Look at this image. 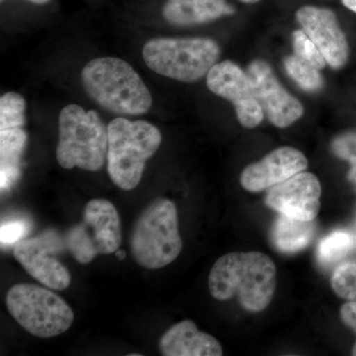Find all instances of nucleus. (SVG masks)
I'll return each mask as SVG.
<instances>
[{
  "label": "nucleus",
  "mask_w": 356,
  "mask_h": 356,
  "mask_svg": "<svg viewBox=\"0 0 356 356\" xmlns=\"http://www.w3.org/2000/svg\"><path fill=\"white\" fill-rule=\"evenodd\" d=\"M208 285L210 294L218 301L236 298L245 311L259 313L273 301L276 266L262 252H231L215 262Z\"/></svg>",
  "instance_id": "1"
},
{
  "label": "nucleus",
  "mask_w": 356,
  "mask_h": 356,
  "mask_svg": "<svg viewBox=\"0 0 356 356\" xmlns=\"http://www.w3.org/2000/svg\"><path fill=\"white\" fill-rule=\"evenodd\" d=\"M81 83L89 97L111 113L138 116L149 112L153 105L142 77L122 58L91 60L81 72Z\"/></svg>",
  "instance_id": "2"
},
{
  "label": "nucleus",
  "mask_w": 356,
  "mask_h": 356,
  "mask_svg": "<svg viewBox=\"0 0 356 356\" xmlns=\"http://www.w3.org/2000/svg\"><path fill=\"white\" fill-rule=\"evenodd\" d=\"M107 172L113 184L123 191L139 185L147 161L156 154L163 136L153 124L118 117L110 122Z\"/></svg>",
  "instance_id": "3"
},
{
  "label": "nucleus",
  "mask_w": 356,
  "mask_h": 356,
  "mask_svg": "<svg viewBox=\"0 0 356 356\" xmlns=\"http://www.w3.org/2000/svg\"><path fill=\"white\" fill-rule=\"evenodd\" d=\"M108 152V129L95 110L77 104L64 107L58 116L57 161L65 170L97 172Z\"/></svg>",
  "instance_id": "4"
},
{
  "label": "nucleus",
  "mask_w": 356,
  "mask_h": 356,
  "mask_svg": "<svg viewBox=\"0 0 356 356\" xmlns=\"http://www.w3.org/2000/svg\"><path fill=\"white\" fill-rule=\"evenodd\" d=\"M130 248L135 261L147 269L163 268L177 259L182 240L172 201L156 199L142 211L131 231Z\"/></svg>",
  "instance_id": "5"
},
{
  "label": "nucleus",
  "mask_w": 356,
  "mask_h": 356,
  "mask_svg": "<svg viewBox=\"0 0 356 356\" xmlns=\"http://www.w3.org/2000/svg\"><path fill=\"white\" fill-rule=\"evenodd\" d=\"M221 55L219 44L205 37L154 38L143 48V58L159 76L181 83H196L207 76Z\"/></svg>",
  "instance_id": "6"
},
{
  "label": "nucleus",
  "mask_w": 356,
  "mask_h": 356,
  "mask_svg": "<svg viewBox=\"0 0 356 356\" xmlns=\"http://www.w3.org/2000/svg\"><path fill=\"white\" fill-rule=\"evenodd\" d=\"M6 302L16 322L35 337H57L74 323V311L69 304L51 290L37 285H14L7 293Z\"/></svg>",
  "instance_id": "7"
},
{
  "label": "nucleus",
  "mask_w": 356,
  "mask_h": 356,
  "mask_svg": "<svg viewBox=\"0 0 356 356\" xmlns=\"http://www.w3.org/2000/svg\"><path fill=\"white\" fill-rule=\"evenodd\" d=\"M64 242L67 252L81 264H89L97 255L116 252L122 242L118 211L105 199L89 201L83 221L67 229Z\"/></svg>",
  "instance_id": "8"
},
{
  "label": "nucleus",
  "mask_w": 356,
  "mask_h": 356,
  "mask_svg": "<svg viewBox=\"0 0 356 356\" xmlns=\"http://www.w3.org/2000/svg\"><path fill=\"white\" fill-rule=\"evenodd\" d=\"M206 76L211 92L233 103L241 125L252 129L264 121V110L257 102L250 76L238 65L232 60H222Z\"/></svg>",
  "instance_id": "9"
},
{
  "label": "nucleus",
  "mask_w": 356,
  "mask_h": 356,
  "mask_svg": "<svg viewBox=\"0 0 356 356\" xmlns=\"http://www.w3.org/2000/svg\"><path fill=\"white\" fill-rule=\"evenodd\" d=\"M247 72L257 102L271 124L277 128H287L303 116V104L281 86L266 62L254 60Z\"/></svg>",
  "instance_id": "10"
},
{
  "label": "nucleus",
  "mask_w": 356,
  "mask_h": 356,
  "mask_svg": "<svg viewBox=\"0 0 356 356\" xmlns=\"http://www.w3.org/2000/svg\"><path fill=\"white\" fill-rule=\"evenodd\" d=\"M322 186L310 172H299L269 188L266 205L285 216L314 221L321 209Z\"/></svg>",
  "instance_id": "11"
},
{
  "label": "nucleus",
  "mask_w": 356,
  "mask_h": 356,
  "mask_svg": "<svg viewBox=\"0 0 356 356\" xmlns=\"http://www.w3.org/2000/svg\"><path fill=\"white\" fill-rule=\"evenodd\" d=\"M296 18L302 29L322 51L330 67L339 70L346 65L350 57V46L331 9L303 6L297 10Z\"/></svg>",
  "instance_id": "12"
},
{
  "label": "nucleus",
  "mask_w": 356,
  "mask_h": 356,
  "mask_svg": "<svg viewBox=\"0 0 356 356\" xmlns=\"http://www.w3.org/2000/svg\"><path fill=\"white\" fill-rule=\"evenodd\" d=\"M55 243L51 234L21 241L14 248L13 254L28 274L44 286L65 290L70 286L72 278L67 267L51 254L55 252Z\"/></svg>",
  "instance_id": "13"
},
{
  "label": "nucleus",
  "mask_w": 356,
  "mask_h": 356,
  "mask_svg": "<svg viewBox=\"0 0 356 356\" xmlns=\"http://www.w3.org/2000/svg\"><path fill=\"white\" fill-rule=\"evenodd\" d=\"M307 168L308 159L302 152L292 147H281L243 168L240 181L245 191L261 192L304 172Z\"/></svg>",
  "instance_id": "14"
},
{
  "label": "nucleus",
  "mask_w": 356,
  "mask_h": 356,
  "mask_svg": "<svg viewBox=\"0 0 356 356\" xmlns=\"http://www.w3.org/2000/svg\"><path fill=\"white\" fill-rule=\"evenodd\" d=\"M159 350L165 356H221V343L200 332L191 320L173 325L159 339Z\"/></svg>",
  "instance_id": "15"
},
{
  "label": "nucleus",
  "mask_w": 356,
  "mask_h": 356,
  "mask_svg": "<svg viewBox=\"0 0 356 356\" xmlns=\"http://www.w3.org/2000/svg\"><path fill=\"white\" fill-rule=\"evenodd\" d=\"M234 13L227 0H166L163 8L165 19L177 26L203 24Z\"/></svg>",
  "instance_id": "16"
},
{
  "label": "nucleus",
  "mask_w": 356,
  "mask_h": 356,
  "mask_svg": "<svg viewBox=\"0 0 356 356\" xmlns=\"http://www.w3.org/2000/svg\"><path fill=\"white\" fill-rule=\"evenodd\" d=\"M23 128L0 130V186L7 191L20 177V159L27 143Z\"/></svg>",
  "instance_id": "17"
},
{
  "label": "nucleus",
  "mask_w": 356,
  "mask_h": 356,
  "mask_svg": "<svg viewBox=\"0 0 356 356\" xmlns=\"http://www.w3.org/2000/svg\"><path fill=\"white\" fill-rule=\"evenodd\" d=\"M315 229L313 221H301L280 214L271 232L274 247L283 254L298 252L310 245Z\"/></svg>",
  "instance_id": "18"
},
{
  "label": "nucleus",
  "mask_w": 356,
  "mask_h": 356,
  "mask_svg": "<svg viewBox=\"0 0 356 356\" xmlns=\"http://www.w3.org/2000/svg\"><path fill=\"white\" fill-rule=\"evenodd\" d=\"M355 236L346 231H336L321 241L318 259L322 266H329L341 261L355 247Z\"/></svg>",
  "instance_id": "19"
},
{
  "label": "nucleus",
  "mask_w": 356,
  "mask_h": 356,
  "mask_svg": "<svg viewBox=\"0 0 356 356\" xmlns=\"http://www.w3.org/2000/svg\"><path fill=\"white\" fill-rule=\"evenodd\" d=\"M284 67L300 88L309 92H315L323 88L324 81L320 70L308 64L296 55L289 56L284 60Z\"/></svg>",
  "instance_id": "20"
},
{
  "label": "nucleus",
  "mask_w": 356,
  "mask_h": 356,
  "mask_svg": "<svg viewBox=\"0 0 356 356\" xmlns=\"http://www.w3.org/2000/svg\"><path fill=\"white\" fill-rule=\"evenodd\" d=\"M26 102L18 93L7 92L0 98V130L23 128L25 125Z\"/></svg>",
  "instance_id": "21"
},
{
  "label": "nucleus",
  "mask_w": 356,
  "mask_h": 356,
  "mask_svg": "<svg viewBox=\"0 0 356 356\" xmlns=\"http://www.w3.org/2000/svg\"><path fill=\"white\" fill-rule=\"evenodd\" d=\"M331 285L339 298L356 302V261H346L337 266L332 275Z\"/></svg>",
  "instance_id": "22"
},
{
  "label": "nucleus",
  "mask_w": 356,
  "mask_h": 356,
  "mask_svg": "<svg viewBox=\"0 0 356 356\" xmlns=\"http://www.w3.org/2000/svg\"><path fill=\"white\" fill-rule=\"evenodd\" d=\"M292 43L295 55L316 69L323 70L327 65L322 51L303 29L293 32Z\"/></svg>",
  "instance_id": "23"
},
{
  "label": "nucleus",
  "mask_w": 356,
  "mask_h": 356,
  "mask_svg": "<svg viewBox=\"0 0 356 356\" xmlns=\"http://www.w3.org/2000/svg\"><path fill=\"white\" fill-rule=\"evenodd\" d=\"M332 153L350 165L348 179L356 188V134L346 133L332 142Z\"/></svg>",
  "instance_id": "24"
},
{
  "label": "nucleus",
  "mask_w": 356,
  "mask_h": 356,
  "mask_svg": "<svg viewBox=\"0 0 356 356\" xmlns=\"http://www.w3.org/2000/svg\"><path fill=\"white\" fill-rule=\"evenodd\" d=\"M29 231V224L23 220L13 219L2 222L0 240L2 245H11L21 242Z\"/></svg>",
  "instance_id": "25"
},
{
  "label": "nucleus",
  "mask_w": 356,
  "mask_h": 356,
  "mask_svg": "<svg viewBox=\"0 0 356 356\" xmlns=\"http://www.w3.org/2000/svg\"><path fill=\"white\" fill-rule=\"evenodd\" d=\"M339 316L343 324L353 330L356 334V302H348L343 304L339 310ZM351 355L356 356V341L351 350Z\"/></svg>",
  "instance_id": "26"
},
{
  "label": "nucleus",
  "mask_w": 356,
  "mask_h": 356,
  "mask_svg": "<svg viewBox=\"0 0 356 356\" xmlns=\"http://www.w3.org/2000/svg\"><path fill=\"white\" fill-rule=\"evenodd\" d=\"M344 6L356 13V0H341Z\"/></svg>",
  "instance_id": "27"
},
{
  "label": "nucleus",
  "mask_w": 356,
  "mask_h": 356,
  "mask_svg": "<svg viewBox=\"0 0 356 356\" xmlns=\"http://www.w3.org/2000/svg\"><path fill=\"white\" fill-rule=\"evenodd\" d=\"M115 254H116L117 259H120V261L126 257V252H123V250H117Z\"/></svg>",
  "instance_id": "28"
},
{
  "label": "nucleus",
  "mask_w": 356,
  "mask_h": 356,
  "mask_svg": "<svg viewBox=\"0 0 356 356\" xmlns=\"http://www.w3.org/2000/svg\"><path fill=\"white\" fill-rule=\"evenodd\" d=\"M0 1L3 2L4 0H0ZM29 1L35 4H44L48 3L50 0H29Z\"/></svg>",
  "instance_id": "29"
},
{
  "label": "nucleus",
  "mask_w": 356,
  "mask_h": 356,
  "mask_svg": "<svg viewBox=\"0 0 356 356\" xmlns=\"http://www.w3.org/2000/svg\"><path fill=\"white\" fill-rule=\"evenodd\" d=\"M240 1L243 2V3L252 4L257 3V2H259L261 0H240Z\"/></svg>",
  "instance_id": "30"
}]
</instances>
